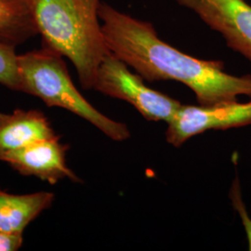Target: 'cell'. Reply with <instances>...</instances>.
Wrapping results in <instances>:
<instances>
[{
	"label": "cell",
	"instance_id": "52a82bcc",
	"mask_svg": "<svg viewBox=\"0 0 251 251\" xmlns=\"http://www.w3.org/2000/svg\"><path fill=\"white\" fill-rule=\"evenodd\" d=\"M69 145L61 142V136L36 141L33 144L8 152L0 161L24 176H33L50 184H56L64 179L80 181L68 167L66 154Z\"/></svg>",
	"mask_w": 251,
	"mask_h": 251
},
{
	"label": "cell",
	"instance_id": "6da1fadb",
	"mask_svg": "<svg viewBox=\"0 0 251 251\" xmlns=\"http://www.w3.org/2000/svg\"><path fill=\"white\" fill-rule=\"evenodd\" d=\"M99 18L108 50L144 80H175L192 90L199 105L251 99V75H233L222 61H206L183 53L162 41L151 23L133 18L107 3Z\"/></svg>",
	"mask_w": 251,
	"mask_h": 251
},
{
	"label": "cell",
	"instance_id": "7c38bea8",
	"mask_svg": "<svg viewBox=\"0 0 251 251\" xmlns=\"http://www.w3.org/2000/svg\"><path fill=\"white\" fill-rule=\"evenodd\" d=\"M230 199L232 201L233 208L239 214L243 226L247 233L248 242H249V250L251 251V216L246 210V206L244 204L242 197H241V189H240V182L238 179H234L230 191Z\"/></svg>",
	"mask_w": 251,
	"mask_h": 251
},
{
	"label": "cell",
	"instance_id": "5b68a950",
	"mask_svg": "<svg viewBox=\"0 0 251 251\" xmlns=\"http://www.w3.org/2000/svg\"><path fill=\"white\" fill-rule=\"evenodd\" d=\"M251 125V100L225 101L209 106L181 105L168 124L166 140L179 147L194 136L207 130H225Z\"/></svg>",
	"mask_w": 251,
	"mask_h": 251
},
{
	"label": "cell",
	"instance_id": "8992f818",
	"mask_svg": "<svg viewBox=\"0 0 251 251\" xmlns=\"http://www.w3.org/2000/svg\"><path fill=\"white\" fill-rule=\"evenodd\" d=\"M219 32L227 46L251 63V6L245 0H175Z\"/></svg>",
	"mask_w": 251,
	"mask_h": 251
},
{
	"label": "cell",
	"instance_id": "7a4b0ae2",
	"mask_svg": "<svg viewBox=\"0 0 251 251\" xmlns=\"http://www.w3.org/2000/svg\"><path fill=\"white\" fill-rule=\"evenodd\" d=\"M42 46L67 58L81 87L93 90L100 65L110 53L99 18L100 0H30Z\"/></svg>",
	"mask_w": 251,
	"mask_h": 251
},
{
	"label": "cell",
	"instance_id": "3957f363",
	"mask_svg": "<svg viewBox=\"0 0 251 251\" xmlns=\"http://www.w3.org/2000/svg\"><path fill=\"white\" fill-rule=\"evenodd\" d=\"M22 92L37 97L48 107L65 109L96 126L113 141L130 137L127 126L100 113L76 89L62 55L43 47L19 54Z\"/></svg>",
	"mask_w": 251,
	"mask_h": 251
},
{
	"label": "cell",
	"instance_id": "277c9868",
	"mask_svg": "<svg viewBox=\"0 0 251 251\" xmlns=\"http://www.w3.org/2000/svg\"><path fill=\"white\" fill-rule=\"evenodd\" d=\"M127 67L115 55L107 54L100 65L93 90L125 100L148 121H164L169 124L182 104L179 100L147 87L144 78L130 72Z\"/></svg>",
	"mask_w": 251,
	"mask_h": 251
},
{
	"label": "cell",
	"instance_id": "ba28073f",
	"mask_svg": "<svg viewBox=\"0 0 251 251\" xmlns=\"http://www.w3.org/2000/svg\"><path fill=\"white\" fill-rule=\"evenodd\" d=\"M55 136L50 120L39 110L16 109L8 114L0 113V159L8 152Z\"/></svg>",
	"mask_w": 251,
	"mask_h": 251
},
{
	"label": "cell",
	"instance_id": "30bf717a",
	"mask_svg": "<svg viewBox=\"0 0 251 251\" xmlns=\"http://www.w3.org/2000/svg\"><path fill=\"white\" fill-rule=\"evenodd\" d=\"M36 35L30 0H0V43L17 48Z\"/></svg>",
	"mask_w": 251,
	"mask_h": 251
},
{
	"label": "cell",
	"instance_id": "4fadbf2b",
	"mask_svg": "<svg viewBox=\"0 0 251 251\" xmlns=\"http://www.w3.org/2000/svg\"><path fill=\"white\" fill-rule=\"evenodd\" d=\"M24 245V233L0 231V251H17Z\"/></svg>",
	"mask_w": 251,
	"mask_h": 251
},
{
	"label": "cell",
	"instance_id": "9c48e42d",
	"mask_svg": "<svg viewBox=\"0 0 251 251\" xmlns=\"http://www.w3.org/2000/svg\"><path fill=\"white\" fill-rule=\"evenodd\" d=\"M50 192L10 194L0 187V231L24 233L28 225L53 205Z\"/></svg>",
	"mask_w": 251,
	"mask_h": 251
},
{
	"label": "cell",
	"instance_id": "8fae6325",
	"mask_svg": "<svg viewBox=\"0 0 251 251\" xmlns=\"http://www.w3.org/2000/svg\"><path fill=\"white\" fill-rule=\"evenodd\" d=\"M18 59L15 47L0 43V85L22 92Z\"/></svg>",
	"mask_w": 251,
	"mask_h": 251
}]
</instances>
